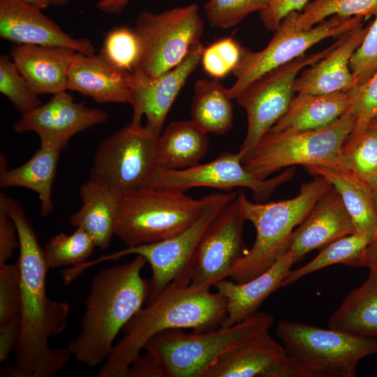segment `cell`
I'll list each match as a JSON object with an SVG mask.
<instances>
[{"instance_id": "cell-1", "label": "cell", "mask_w": 377, "mask_h": 377, "mask_svg": "<svg viewBox=\"0 0 377 377\" xmlns=\"http://www.w3.org/2000/svg\"><path fill=\"white\" fill-rule=\"evenodd\" d=\"M0 201L16 225L20 249L21 330L14 365L8 367L6 374L13 377H53L72 356L67 347L53 349L49 344L51 337L65 330L70 306L47 295L48 268L43 248L22 203L4 193H1Z\"/></svg>"}, {"instance_id": "cell-2", "label": "cell", "mask_w": 377, "mask_h": 377, "mask_svg": "<svg viewBox=\"0 0 377 377\" xmlns=\"http://www.w3.org/2000/svg\"><path fill=\"white\" fill-rule=\"evenodd\" d=\"M227 314L226 299L210 288L175 281L142 307L123 328L124 336L96 374L126 377L128 367L155 334L169 330L202 332L218 328Z\"/></svg>"}, {"instance_id": "cell-3", "label": "cell", "mask_w": 377, "mask_h": 377, "mask_svg": "<svg viewBox=\"0 0 377 377\" xmlns=\"http://www.w3.org/2000/svg\"><path fill=\"white\" fill-rule=\"evenodd\" d=\"M146 259L101 269L93 277L77 336L67 348L76 360L96 367L110 356L121 330L147 300L149 284L141 276Z\"/></svg>"}, {"instance_id": "cell-4", "label": "cell", "mask_w": 377, "mask_h": 377, "mask_svg": "<svg viewBox=\"0 0 377 377\" xmlns=\"http://www.w3.org/2000/svg\"><path fill=\"white\" fill-rule=\"evenodd\" d=\"M331 186L324 177L316 175L302 184L297 196L288 200L254 203L243 193L238 194L242 214L253 225L256 237L251 249L230 269L227 278L244 283L269 268L286 251L294 228Z\"/></svg>"}, {"instance_id": "cell-5", "label": "cell", "mask_w": 377, "mask_h": 377, "mask_svg": "<svg viewBox=\"0 0 377 377\" xmlns=\"http://www.w3.org/2000/svg\"><path fill=\"white\" fill-rule=\"evenodd\" d=\"M274 320L271 313L257 312L232 325L202 332L165 330L150 338L143 349L154 355L167 377H203L221 356L269 331Z\"/></svg>"}, {"instance_id": "cell-6", "label": "cell", "mask_w": 377, "mask_h": 377, "mask_svg": "<svg viewBox=\"0 0 377 377\" xmlns=\"http://www.w3.org/2000/svg\"><path fill=\"white\" fill-rule=\"evenodd\" d=\"M276 334L295 377H354L359 362L377 353V337H360L336 330L281 320Z\"/></svg>"}, {"instance_id": "cell-7", "label": "cell", "mask_w": 377, "mask_h": 377, "mask_svg": "<svg viewBox=\"0 0 377 377\" xmlns=\"http://www.w3.org/2000/svg\"><path fill=\"white\" fill-rule=\"evenodd\" d=\"M208 195L194 199L184 192L141 186L122 194L114 235L126 246L175 235L200 216Z\"/></svg>"}, {"instance_id": "cell-8", "label": "cell", "mask_w": 377, "mask_h": 377, "mask_svg": "<svg viewBox=\"0 0 377 377\" xmlns=\"http://www.w3.org/2000/svg\"><path fill=\"white\" fill-rule=\"evenodd\" d=\"M355 124V117L350 108L335 122L320 129L264 136L243 158V165L261 179H267L283 168L297 165L347 171L341 161V151Z\"/></svg>"}, {"instance_id": "cell-9", "label": "cell", "mask_w": 377, "mask_h": 377, "mask_svg": "<svg viewBox=\"0 0 377 377\" xmlns=\"http://www.w3.org/2000/svg\"><path fill=\"white\" fill-rule=\"evenodd\" d=\"M237 195L236 192L232 191L209 194L200 216L182 232L156 242L126 246L94 260L72 266L68 269V276L76 279L84 270L94 265L117 260L124 256L140 255L146 259L151 269L147 300L148 303L154 300L172 281L190 283L187 273L202 235L221 210Z\"/></svg>"}, {"instance_id": "cell-10", "label": "cell", "mask_w": 377, "mask_h": 377, "mask_svg": "<svg viewBox=\"0 0 377 377\" xmlns=\"http://www.w3.org/2000/svg\"><path fill=\"white\" fill-rule=\"evenodd\" d=\"M204 27L195 3L160 13H140L133 29L140 46L136 68L153 76L173 69L200 43Z\"/></svg>"}, {"instance_id": "cell-11", "label": "cell", "mask_w": 377, "mask_h": 377, "mask_svg": "<svg viewBox=\"0 0 377 377\" xmlns=\"http://www.w3.org/2000/svg\"><path fill=\"white\" fill-rule=\"evenodd\" d=\"M299 12L285 17L274 31L268 45L262 50L253 52L242 47L241 59L232 71L235 82L228 89L235 99L251 84L267 72L284 65L304 52L311 46L330 37H340L364 23V17L333 15L308 30L296 29Z\"/></svg>"}, {"instance_id": "cell-12", "label": "cell", "mask_w": 377, "mask_h": 377, "mask_svg": "<svg viewBox=\"0 0 377 377\" xmlns=\"http://www.w3.org/2000/svg\"><path fill=\"white\" fill-rule=\"evenodd\" d=\"M158 137L130 123L99 143L89 179L124 193L147 186L157 167Z\"/></svg>"}, {"instance_id": "cell-13", "label": "cell", "mask_w": 377, "mask_h": 377, "mask_svg": "<svg viewBox=\"0 0 377 377\" xmlns=\"http://www.w3.org/2000/svg\"><path fill=\"white\" fill-rule=\"evenodd\" d=\"M339 38L321 51L304 54L267 72L235 98L247 115V132L239 150L243 158L253 150L287 111L294 96L293 87L298 75L303 69L327 54L338 44Z\"/></svg>"}, {"instance_id": "cell-14", "label": "cell", "mask_w": 377, "mask_h": 377, "mask_svg": "<svg viewBox=\"0 0 377 377\" xmlns=\"http://www.w3.org/2000/svg\"><path fill=\"white\" fill-rule=\"evenodd\" d=\"M243 154L223 152L216 158L181 170H168L156 167L149 177L147 186L185 193L196 187H211L230 190L236 187L247 188L252 191L258 202H265L275 189L292 179L295 166L272 178L258 179L243 165Z\"/></svg>"}, {"instance_id": "cell-15", "label": "cell", "mask_w": 377, "mask_h": 377, "mask_svg": "<svg viewBox=\"0 0 377 377\" xmlns=\"http://www.w3.org/2000/svg\"><path fill=\"white\" fill-rule=\"evenodd\" d=\"M245 221L237 197L202 235L187 273L190 284L211 288L227 279L230 269L248 251L243 239Z\"/></svg>"}, {"instance_id": "cell-16", "label": "cell", "mask_w": 377, "mask_h": 377, "mask_svg": "<svg viewBox=\"0 0 377 377\" xmlns=\"http://www.w3.org/2000/svg\"><path fill=\"white\" fill-rule=\"evenodd\" d=\"M203 49L199 43L180 64L160 75L153 76L138 68L131 73V123L142 124V117L145 116V128L159 136L173 103L201 61Z\"/></svg>"}, {"instance_id": "cell-17", "label": "cell", "mask_w": 377, "mask_h": 377, "mask_svg": "<svg viewBox=\"0 0 377 377\" xmlns=\"http://www.w3.org/2000/svg\"><path fill=\"white\" fill-rule=\"evenodd\" d=\"M108 114L77 103L66 91L53 96L34 111L22 116L13 126L17 133L32 131L40 138V145L66 149L75 134L107 121Z\"/></svg>"}, {"instance_id": "cell-18", "label": "cell", "mask_w": 377, "mask_h": 377, "mask_svg": "<svg viewBox=\"0 0 377 377\" xmlns=\"http://www.w3.org/2000/svg\"><path fill=\"white\" fill-rule=\"evenodd\" d=\"M0 36L18 45L58 46L85 54L95 49L86 38H74L38 8L23 0H0Z\"/></svg>"}, {"instance_id": "cell-19", "label": "cell", "mask_w": 377, "mask_h": 377, "mask_svg": "<svg viewBox=\"0 0 377 377\" xmlns=\"http://www.w3.org/2000/svg\"><path fill=\"white\" fill-rule=\"evenodd\" d=\"M203 377H295L284 346L265 332L221 356Z\"/></svg>"}, {"instance_id": "cell-20", "label": "cell", "mask_w": 377, "mask_h": 377, "mask_svg": "<svg viewBox=\"0 0 377 377\" xmlns=\"http://www.w3.org/2000/svg\"><path fill=\"white\" fill-rule=\"evenodd\" d=\"M293 232L284 253L295 263L314 249H322L342 237L355 233L352 220L337 191L331 188Z\"/></svg>"}, {"instance_id": "cell-21", "label": "cell", "mask_w": 377, "mask_h": 377, "mask_svg": "<svg viewBox=\"0 0 377 377\" xmlns=\"http://www.w3.org/2000/svg\"><path fill=\"white\" fill-rule=\"evenodd\" d=\"M369 24H361L340 36L339 42L323 59L303 69L294 84V91L314 94L349 91L357 86L350 60L362 43Z\"/></svg>"}, {"instance_id": "cell-22", "label": "cell", "mask_w": 377, "mask_h": 377, "mask_svg": "<svg viewBox=\"0 0 377 377\" xmlns=\"http://www.w3.org/2000/svg\"><path fill=\"white\" fill-rule=\"evenodd\" d=\"M131 73L112 65L102 54L76 52L68 70V89L96 103H129Z\"/></svg>"}, {"instance_id": "cell-23", "label": "cell", "mask_w": 377, "mask_h": 377, "mask_svg": "<svg viewBox=\"0 0 377 377\" xmlns=\"http://www.w3.org/2000/svg\"><path fill=\"white\" fill-rule=\"evenodd\" d=\"M294 260L286 253L267 269L244 283L223 279L214 286L226 300L227 314L221 327L241 322L258 312L263 302L281 287Z\"/></svg>"}, {"instance_id": "cell-24", "label": "cell", "mask_w": 377, "mask_h": 377, "mask_svg": "<svg viewBox=\"0 0 377 377\" xmlns=\"http://www.w3.org/2000/svg\"><path fill=\"white\" fill-rule=\"evenodd\" d=\"M352 90L314 94L298 92L285 114L265 136L283 135L327 127L351 107Z\"/></svg>"}, {"instance_id": "cell-25", "label": "cell", "mask_w": 377, "mask_h": 377, "mask_svg": "<svg viewBox=\"0 0 377 377\" xmlns=\"http://www.w3.org/2000/svg\"><path fill=\"white\" fill-rule=\"evenodd\" d=\"M76 51L65 47L18 45L12 60L38 94L55 95L68 90V70Z\"/></svg>"}, {"instance_id": "cell-26", "label": "cell", "mask_w": 377, "mask_h": 377, "mask_svg": "<svg viewBox=\"0 0 377 377\" xmlns=\"http://www.w3.org/2000/svg\"><path fill=\"white\" fill-rule=\"evenodd\" d=\"M122 194L89 179L79 188L82 207L70 216V223L84 230L96 246L107 249L115 232Z\"/></svg>"}, {"instance_id": "cell-27", "label": "cell", "mask_w": 377, "mask_h": 377, "mask_svg": "<svg viewBox=\"0 0 377 377\" xmlns=\"http://www.w3.org/2000/svg\"><path fill=\"white\" fill-rule=\"evenodd\" d=\"M61 149L40 145L39 149L24 164L8 169L3 154L0 156V187H22L36 192L40 202V213L47 216L54 210L52 190Z\"/></svg>"}, {"instance_id": "cell-28", "label": "cell", "mask_w": 377, "mask_h": 377, "mask_svg": "<svg viewBox=\"0 0 377 377\" xmlns=\"http://www.w3.org/2000/svg\"><path fill=\"white\" fill-rule=\"evenodd\" d=\"M367 279L350 291L332 313L328 327L360 337H377V269L369 267Z\"/></svg>"}, {"instance_id": "cell-29", "label": "cell", "mask_w": 377, "mask_h": 377, "mask_svg": "<svg viewBox=\"0 0 377 377\" xmlns=\"http://www.w3.org/2000/svg\"><path fill=\"white\" fill-rule=\"evenodd\" d=\"M305 168L314 176L324 177L337 191L352 220L355 233L374 240L377 213L371 188L348 171L312 165Z\"/></svg>"}, {"instance_id": "cell-30", "label": "cell", "mask_w": 377, "mask_h": 377, "mask_svg": "<svg viewBox=\"0 0 377 377\" xmlns=\"http://www.w3.org/2000/svg\"><path fill=\"white\" fill-rule=\"evenodd\" d=\"M207 133L193 121H173L158 137L157 167L181 170L200 163L209 147Z\"/></svg>"}, {"instance_id": "cell-31", "label": "cell", "mask_w": 377, "mask_h": 377, "mask_svg": "<svg viewBox=\"0 0 377 377\" xmlns=\"http://www.w3.org/2000/svg\"><path fill=\"white\" fill-rule=\"evenodd\" d=\"M377 260V241L357 233L350 234L331 242L313 260L304 265L290 270L281 287L288 286L300 279L334 264L368 267Z\"/></svg>"}, {"instance_id": "cell-32", "label": "cell", "mask_w": 377, "mask_h": 377, "mask_svg": "<svg viewBox=\"0 0 377 377\" xmlns=\"http://www.w3.org/2000/svg\"><path fill=\"white\" fill-rule=\"evenodd\" d=\"M218 79L197 80L191 110V120L207 133L223 135L233 124V104Z\"/></svg>"}, {"instance_id": "cell-33", "label": "cell", "mask_w": 377, "mask_h": 377, "mask_svg": "<svg viewBox=\"0 0 377 377\" xmlns=\"http://www.w3.org/2000/svg\"><path fill=\"white\" fill-rule=\"evenodd\" d=\"M345 169L377 191V128L369 126L360 135L348 137L341 151Z\"/></svg>"}, {"instance_id": "cell-34", "label": "cell", "mask_w": 377, "mask_h": 377, "mask_svg": "<svg viewBox=\"0 0 377 377\" xmlns=\"http://www.w3.org/2000/svg\"><path fill=\"white\" fill-rule=\"evenodd\" d=\"M95 247L91 237L76 228L71 234L61 232L49 239L43 247L44 259L48 269L75 266L87 261Z\"/></svg>"}, {"instance_id": "cell-35", "label": "cell", "mask_w": 377, "mask_h": 377, "mask_svg": "<svg viewBox=\"0 0 377 377\" xmlns=\"http://www.w3.org/2000/svg\"><path fill=\"white\" fill-rule=\"evenodd\" d=\"M360 16L377 15V0H313L309 2L296 20V29L308 30L333 15Z\"/></svg>"}, {"instance_id": "cell-36", "label": "cell", "mask_w": 377, "mask_h": 377, "mask_svg": "<svg viewBox=\"0 0 377 377\" xmlns=\"http://www.w3.org/2000/svg\"><path fill=\"white\" fill-rule=\"evenodd\" d=\"M0 91L22 116L43 104L38 94L20 73L13 60L6 56L0 57Z\"/></svg>"}, {"instance_id": "cell-37", "label": "cell", "mask_w": 377, "mask_h": 377, "mask_svg": "<svg viewBox=\"0 0 377 377\" xmlns=\"http://www.w3.org/2000/svg\"><path fill=\"white\" fill-rule=\"evenodd\" d=\"M100 53L114 66L133 72L140 57V43L134 30L126 27L111 30L105 38Z\"/></svg>"}, {"instance_id": "cell-38", "label": "cell", "mask_w": 377, "mask_h": 377, "mask_svg": "<svg viewBox=\"0 0 377 377\" xmlns=\"http://www.w3.org/2000/svg\"><path fill=\"white\" fill-rule=\"evenodd\" d=\"M272 0H209L205 6L206 16L211 24L228 29L241 22L249 14L261 11Z\"/></svg>"}, {"instance_id": "cell-39", "label": "cell", "mask_w": 377, "mask_h": 377, "mask_svg": "<svg viewBox=\"0 0 377 377\" xmlns=\"http://www.w3.org/2000/svg\"><path fill=\"white\" fill-rule=\"evenodd\" d=\"M242 47L232 37L216 40L203 49L201 63L204 71L214 79L224 77L238 65Z\"/></svg>"}, {"instance_id": "cell-40", "label": "cell", "mask_w": 377, "mask_h": 377, "mask_svg": "<svg viewBox=\"0 0 377 377\" xmlns=\"http://www.w3.org/2000/svg\"><path fill=\"white\" fill-rule=\"evenodd\" d=\"M352 97L350 110L356 124L348 137L355 138L361 135L377 117V71L352 90Z\"/></svg>"}, {"instance_id": "cell-41", "label": "cell", "mask_w": 377, "mask_h": 377, "mask_svg": "<svg viewBox=\"0 0 377 377\" xmlns=\"http://www.w3.org/2000/svg\"><path fill=\"white\" fill-rule=\"evenodd\" d=\"M20 272L17 263L0 265V324L20 317Z\"/></svg>"}, {"instance_id": "cell-42", "label": "cell", "mask_w": 377, "mask_h": 377, "mask_svg": "<svg viewBox=\"0 0 377 377\" xmlns=\"http://www.w3.org/2000/svg\"><path fill=\"white\" fill-rule=\"evenodd\" d=\"M349 66L357 86L377 71V15L369 23L368 31L351 57Z\"/></svg>"}, {"instance_id": "cell-43", "label": "cell", "mask_w": 377, "mask_h": 377, "mask_svg": "<svg viewBox=\"0 0 377 377\" xmlns=\"http://www.w3.org/2000/svg\"><path fill=\"white\" fill-rule=\"evenodd\" d=\"M310 0H272L260 11V19L268 31H275L283 19L289 13L300 12Z\"/></svg>"}, {"instance_id": "cell-44", "label": "cell", "mask_w": 377, "mask_h": 377, "mask_svg": "<svg viewBox=\"0 0 377 377\" xmlns=\"http://www.w3.org/2000/svg\"><path fill=\"white\" fill-rule=\"evenodd\" d=\"M19 248V237L14 221L0 202V265L7 263Z\"/></svg>"}, {"instance_id": "cell-45", "label": "cell", "mask_w": 377, "mask_h": 377, "mask_svg": "<svg viewBox=\"0 0 377 377\" xmlns=\"http://www.w3.org/2000/svg\"><path fill=\"white\" fill-rule=\"evenodd\" d=\"M163 367L148 351L140 353L128 368L126 377H165Z\"/></svg>"}, {"instance_id": "cell-46", "label": "cell", "mask_w": 377, "mask_h": 377, "mask_svg": "<svg viewBox=\"0 0 377 377\" xmlns=\"http://www.w3.org/2000/svg\"><path fill=\"white\" fill-rule=\"evenodd\" d=\"M21 330L20 317L0 324V362L7 363L10 353L15 349Z\"/></svg>"}, {"instance_id": "cell-47", "label": "cell", "mask_w": 377, "mask_h": 377, "mask_svg": "<svg viewBox=\"0 0 377 377\" xmlns=\"http://www.w3.org/2000/svg\"><path fill=\"white\" fill-rule=\"evenodd\" d=\"M131 0H100L97 8L107 14L120 13Z\"/></svg>"}, {"instance_id": "cell-48", "label": "cell", "mask_w": 377, "mask_h": 377, "mask_svg": "<svg viewBox=\"0 0 377 377\" xmlns=\"http://www.w3.org/2000/svg\"><path fill=\"white\" fill-rule=\"evenodd\" d=\"M24 1L30 3L39 9H45L51 5V0H23Z\"/></svg>"}, {"instance_id": "cell-49", "label": "cell", "mask_w": 377, "mask_h": 377, "mask_svg": "<svg viewBox=\"0 0 377 377\" xmlns=\"http://www.w3.org/2000/svg\"><path fill=\"white\" fill-rule=\"evenodd\" d=\"M70 0H51L52 6H63L66 4Z\"/></svg>"}, {"instance_id": "cell-50", "label": "cell", "mask_w": 377, "mask_h": 377, "mask_svg": "<svg viewBox=\"0 0 377 377\" xmlns=\"http://www.w3.org/2000/svg\"><path fill=\"white\" fill-rule=\"evenodd\" d=\"M374 202H375V206H376V213H377V191L374 193ZM375 240H377V228H376V230L374 235V241Z\"/></svg>"}, {"instance_id": "cell-51", "label": "cell", "mask_w": 377, "mask_h": 377, "mask_svg": "<svg viewBox=\"0 0 377 377\" xmlns=\"http://www.w3.org/2000/svg\"><path fill=\"white\" fill-rule=\"evenodd\" d=\"M369 126H374L377 128V117L371 122V124Z\"/></svg>"}, {"instance_id": "cell-52", "label": "cell", "mask_w": 377, "mask_h": 377, "mask_svg": "<svg viewBox=\"0 0 377 377\" xmlns=\"http://www.w3.org/2000/svg\"><path fill=\"white\" fill-rule=\"evenodd\" d=\"M373 265H374L376 266V269H377V263H374V264H373Z\"/></svg>"}]
</instances>
